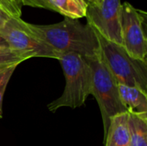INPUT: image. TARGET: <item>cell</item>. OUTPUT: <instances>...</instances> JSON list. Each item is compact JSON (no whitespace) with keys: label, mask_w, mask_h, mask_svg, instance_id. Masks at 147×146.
<instances>
[{"label":"cell","mask_w":147,"mask_h":146,"mask_svg":"<svg viewBox=\"0 0 147 146\" xmlns=\"http://www.w3.org/2000/svg\"><path fill=\"white\" fill-rule=\"evenodd\" d=\"M11 17V15H9L8 13L0 9V28H2Z\"/></svg>","instance_id":"cell-16"},{"label":"cell","mask_w":147,"mask_h":146,"mask_svg":"<svg viewBox=\"0 0 147 146\" xmlns=\"http://www.w3.org/2000/svg\"><path fill=\"white\" fill-rule=\"evenodd\" d=\"M22 4L26 6H30L34 8H41L57 12L53 5L51 4L49 0H22Z\"/></svg>","instance_id":"cell-15"},{"label":"cell","mask_w":147,"mask_h":146,"mask_svg":"<svg viewBox=\"0 0 147 146\" xmlns=\"http://www.w3.org/2000/svg\"><path fill=\"white\" fill-rule=\"evenodd\" d=\"M121 9V0H104L100 6L87 4V23L106 40L122 46Z\"/></svg>","instance_id":"cell-7"},{"label":"cell","mask_w":147,"mask_h":146,"mask_svg":"<svg viewBox=\"0 0 147 146\" xmlns=\"http://www.w3.org/2000/svg\"><path fill=\"white\" fill-rule=\"evenodd\" d=\"M146 13L130 3H122L121 40L122 46L134 59L146 61Z\"/></svg>","instance_id":"cell-5"},{"label":"cell","mask_w":147,"mask_h":146,"mask_svg":"<svg viewBox=\"0 0 147 146\" xmlns=\"http://www.w3.org/2000/svg\"><path fill=\"white\" fill-rule=\"evenodd\" d=\"M104 0H87V4H91V5H96L100 6Z\"/></svg>","instance_id":"cell-17"},{"label":"cell","mask_w":147,"mask_h":146,"mask_svg":"<svg viewBox=\"0 0 147 146\" xmlns=\"http://www.w3.org/2000/svg\"><path fill=\"white\" fill-rule=\"evenodd\" d=\"M84 1H85V2H86V3H87V0H84Z\"/></svg>","instance_id":"cell-20"},{"label":"cell","mask_w":147,"mask_h":146,"mask_svg":"<svg viewBox=\"0 0 147 146\" xmlns=\"http://www.w3.org/2000/svg\"><path fill=\"white\" fill-rule=\"evenodd\" d=\"M119 85V93L123 106L129 114H147V93L134 87Z\"/></svg>","instance_id":"cell-9"},{"label":"cell","mask_w":147,"mask_h":146,"mask_svg":"<svg viewBox=\"0 0 147 146\" xmlns=\"http://www.w3.org/2000/svg\"><path fill=\"white\" fill-rule=\"evenodd\" d=\"M23 26L59 54L73 52L84 59L100 54L96 33L88 23L84 25L78 20L65 17L60 22L49 25H34L23 21Z\"/></svg>","instance_id":"cell-1"},{"label":"cell","mask_w":147,"mask_h":146,"mask_svg":"<svg viewBox=\"0 0 147 146\" xmlns=\"http://www.w3.org/2000/svg\"><path fill=\"white\" fill-rule=\"evenodd\" d=\"M96 33L101 56L118 84L138 88L147 93L146 61L133 58L121 45L111 42Z\"/></svg>","instance_id":"cell-3"},{"label":"cell","mask_w":147,"mask_h":146,"mask_svg":"<svg viewBox=\"0 0 147 146\" xmlns=\"http://www.w3.org/2000/svg\"><path fill=\"white\" fill-rule=\"evenodd\" d=\"M58 60L65 77V86L63 94L48 104V109L52 112L64 107L78 108L91 95L92 75L86 59L79 54L68 52L59 54Z\"/></svg>","instance_id":"cell-2"},{"label":"cell","mask_w":147,"mask_h":146,"mask_svg":"<svg viewBox=\"0 0 147 146\" xmlns=\"http://www.w3.org/2000/svg\"><path fill=\"white\" fill-rule=\"evenodd\" d=\"M128 127L129 146H147V114H129Z\"/></svg>","instance_id":"cell-10"},{"label":"cell","mask_w":147,"mask_h":146,"mask_svg":"<svg viewBox=\"0 0 147 146\" xmlns=\"http://www.w3.org/2000/svg\"><path fill=\"white\" fill-rule=\"evenodd\" d=\"M57 12L65 17L78 20L85 17L87 3L84 0H49Z\"/></svg>","instance_id":"cell-11"},{"label":"cell","mask_w":147,"mask_h":146,"mask_svg":"<svg viewBox=\"0 0 147 146\" xmlns=\"http://www.w3.org/2000/svg\"><path fill=\"white\" fill-rule=\"evenodd\" d=\"M16 65L0 67V119L3 117V98L7 84L16 68Z\"/></svg>","instance_id":"cell-13"},{"label":"cell","mask_w":147,"mask_h":146,"mask_svg":"<svg viewBox=\"0 0 147 146\" xmlns=\"http://www.w3.org/2000/svg\"><path fill=\"white\" fill-rule=\"evenodd\" d=\"M4 46H9L6 40L3 39V37L0 34V47H4Z\"/></svg>","instance_id":"cell-18"},{"label":"cell","mask_w":147,"mask_h":146,"mask_svg":"<svg viewBox=\"0 0 147 146\" xmlns=\"http://www.w3.org/2000/svg\"><path fill=\"white\" fill-rule=\"evenodd\" d=\"M30 59L28 55L16 52L9 46L0 47V67L16 65Z\"/></svg>","instance_id":"cell-12"},{"label":"cell","mask_w":147,"mask_h":146,"mask_svg":"<svg viewBox=\"0 0 147 146\" xmlns=\"http://www.w3.org/2000/svg\"><path fill=\"white\" fill-rule=\"evenodd\" d=\"M0 9H3V8H2V6H1V4H0ZM3 11H4V10H3Z\"/></svg>","instance_id":"cell-19"},{"label":"cell","mask_w":147,"mask_h":146,"mask_svg":"<svg viewBox=\"0 0 147 146\" xmlns=\"http://www.w3.org/2000/svg\"><path fill=\"white\" fill-rule=\"evenodd\" d=\"M128 112L113 116L105 136V146H129Z\"/></svg>","instance_id":"cell-8"},{"label":"cell","mask_w":147,"mask_h":146,"mask_svg":"<svg viewBox=\"0 0 147 146\" xmlns=\"http://www.w3.org/2000/svg\"><path fill=\"white\" fill-rule=\"evenodd\" d=\"M0 34L6 40L9 47L28 55L30 59L34 57L59 59V53L26 29L21 17H11L0 28Z\"/></svg>","instance_id":"cell-6"},{"label":"cell","mask_w":147,"mask_h":146,"mask_svg":"<svg viewBox=\"0 0 147 146\" xmlns=\"http://www.w3.org/2000/svg\"><path fill=\"white\" fill-rule=\"evenodd\" d=\"M3 9L12 17H21L22 1V0H0Z\"/></svg>","instance_id":"cell-14"},{"label":"cell","mask_w":147,"mask_h":146,"mask_svg":"<svg viewBox=\"0 0 147 146\" xmlns=\"http://www.w3.org/2000/svg\"><path fill=\"white\" fill-rule=\"evenodd\" d=\"M86 60L90 65L92 75L91 95L99 105L105 135L110 119L127 111L121 100L118 83L105 65L101 53L97 57L86 59Z\"/></svg>","instance_id":"cell-4"}]
</instances>
